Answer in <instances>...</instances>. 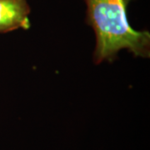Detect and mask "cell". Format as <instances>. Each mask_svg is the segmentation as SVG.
Segmentation results:
<instances>
[{"label": "cell", "mask_w": 150, "mask_h": 150, "mask_svg": "<svg viewBox=\"0 0 150 150\" xmlns=\"http://www.w3.org/2000/svg\"><path fill=\"white\" fill-rule=\"evenodd\" d=\"M131 0H85L87 22L96 34L95 64L112 59L121 49L135 57L149 56L150 35L129 25L127 7Z\"/></svg>", "instance_id": "6da1fadb"}, {"label": "cell", "mask_w": 150, "mask_h": 150, "mask_svg": "<svg viewBox=\"0 0 150 150\" xmlns=\"http://www.w3.org/2000/svg\"><path fill=\"white\" fill-rule=\"evenodd\" d=\"M29 13L26 0H0V33L29 28Z\"/></svg>", "instance_id": "7a4b0ae2"}]
</instances>
